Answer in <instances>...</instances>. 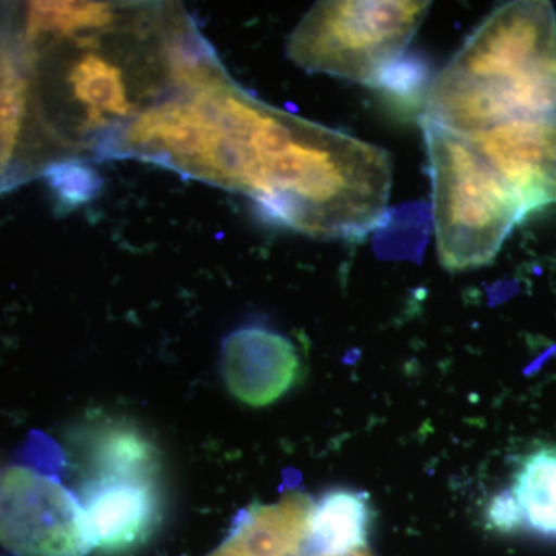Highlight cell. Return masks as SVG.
<instances>
[{
    "label": "cell",
    "mask_w": 556,
    "mask_h": 556,
    "mask_svg": "<svg viewBox=\"0 0 556 556\" xmlns=\"http://www.w3.org/2000/svg\"><path fill=\"white\" fill-rule=\"evenodd\" d=\"M110 159L240 193L273 225L316 239L379 228L393 188L386 149L266 104L225 68L131 119L110 139Z\"/></svg>",
    "instance_id": "6da1fadb"
},
{
    "label": "cell",
    "mask_w": 556,
    "mask_h": 556,
    "mask_svg": "<svg viewBox=\"0 0 556 556\" xmlns=\"http://www.w3.org/2000/svg\"><path fill=\"white\" fill-rule=\"evenodd\" d=\"M24 11L40 127L65 156L97 160L131 119L223 68L192 17L170 3L46 0Z\"/></svg>",
    "instance_id": "7a4b0ae2"
},
{
    "label": "cell",
    "mask_w": 556,
    "mask_h": 556,
    "mask_svg": "<svg viewBox=\"0 0 556 556\" xmlns=\"http://www.w3.org/2000/svg\"><path fill=\"white\" fill-rule=\"evenodd\" d=\"M422 119L507 142L556 135V11L544 0L493 10L431 80Z\"/></svg>",
    "instance_id": "3957f363"
},
{
    "label": "cell",
    "mask_w": 556,
    "mask_h": 556,
    "mask_svg": "<svg viewBox=\"0 0 556 556\" xmlns=\"http://www.w3.org/2000/svg\"><path fill=\"white\" fill-rule=\"evenodd\" d=\"M420 124L430 161L439 262L452 273L490 265L526 212L470 139L426 119Z\"/></svg>",
    "instance_id": "277c9868"
},
{
    "label": "cell",
    "mask_w": 556,
    "mask_h": 556,
    "mask_svg": "<svg viewBox=\"0 0 556 556\" xmlns=\"http://www.w3.org/2000/svg\"><path fill=\"white\" fill-rule=\"evenodd\" d=\"M431 2H317L288 39L289 60L309 73L378 86L415 38Z\"/></svg>",
    "instance_id": "5b68a950"
},
{
    "label": "cell",
    "mask_w": 556,
    "mask_h": 556,
    "mask_svg": "<svg viewBox=\"0 0 556 556\" xmlns=\"http://www.w3.org/2000/svg\"><path fill=\"white\" fill-rule=\"evenodd\" d=\"M0 543L17 556L91 554L78 495L27 466L0 475Z\"/></svg>",
    "instance_id": "8992f818"
},
{
    "label": "cell",
    "mask_w": 556,
    "mask_h": 556,
    "mask_svg": "<svg viewBox=\"0 0 556 556\" xmlns=\"http://www.w3.org/2000/svg\"><path fill=\"white\" fill-rule=\"evenodd\" d=\"M91 552L129 554L148 543L163 518L160 481L141 478H89L78 493Z\"/></svg>",
    "instance_id": "52a82bcc"
},
{
    "label": "cell",
    "mask_w": 556,
    "mask_h": 556,
    "mask_svg": "<svg viewBox=\"0 0 556 556\" xmlns=\"http://www.w3.org/2000/svg\"><path fill=\"white\" fill-rule=\"evenodd\" d=\"M219 367L226 388L240 404L262 408L298 386L302 358L287 336L254 325L236 329L223 340Z\"/></svg>",
    "instance_id": "ba28073f"
},
{
    "label": "cell",
    "mask_w": 556,
    "mask_h": 556,
    "mask_svg": "<svg viewBox=\"0 0 556 556\" xmlns=\"http://www.w3.org/2000/svg\"><path fill=\"white\" fill-rule=\"evenodd\" d=\"M313 497L285 493L276 503L252 504L208 556H302L308 552Z\"/></svg>",
    "instance_id": "9c48e42d"
},
{
    "label": "cell",
    "mask_w": 556,
    "mask_h": 556,
    "mask_svg": "<svg viewBox=\"0 0 556 556\" xmlns=\"http://www.w3.org/2000/svg\"><path fill=\"white\" fill-rule=\"evenodd\" d=\"M486 519L500 532H526L556 540V447L533 450L522 457L510 486L497 493Z\"/></svg>",
    "instance_id": "30bf717a"
},
{
    "label": "cell",
    "mask_w": 556,
    "mask_h": 556,
    "mask_svg": "<svg viewBox=\"0 0 556 556\" xmlns=\"http://www.w3.org/2000/svg\"><path fill=\"white\" fill-rule=\"evenodd\" d=\"M80 481L89 478H141L160 481V450L131 424L100 419L80 428L75 441Z\"/></svg>",
    "instance_id": "8fae6325"
},
{
    "label": "cell",
    "mask_w": 556,
    "mask_h": 556,
    "mask_svg": "<svg viewBox=\"0 0 556 556\" xmlns=\"http://www.w3.org/2000/svg\"><path fill=\"white\" fill-rule=\"evenodd\" d=\"M372 506L368 493L350 486L328 490L313 503L308 552L346 556L368 548Z\"/></svg>",
    "instance_id": "7c38bea8"
},
{
    "label": "cell",
    "mask_w": 556,
    "mask_h": 556,
    "mask_svg": "<svg viewBox=\"0 0 556 556\" xmlns=\"http://www.w3.org/2000/svg\"><path fill=\"white\" fill-rule=\"evenodd\" d=\"M50 186L61 207L72 208L89 203L101 189V178L86 161L68 159L54 164L49 170Z\"/></svg>",
    "instance_id": "4fadbf2b"
},
{
    "label": "cell",
    "mask_w": 556,
    "mask_h": 556,
    "mask_svg": "<svg viewBox=\"0 0 556 556\" xmlns=\"http://www.w3.org/2000/svg\"><path fill=\"white\" fill-rule=\"evenodd\" d=\"M21 166L16 150L11 144L9 131L0 115V182L9 181L13 177L14 167Z\"/></svg>",
    "instance_id": "5bb4252c"
},
{
    "label": "cell",
    "mask_w": 556,
    "mask_h": 556,
    "mask_svg": "<svg viewBox=\"0 0 556 556\" xmlns=\"http://www.w3.org/2000/svg\"><path fill=\"white\" fill-rule=\"evenodd\" d=\"M302 556H329V555H320V554H313V552H306V554H303ZM346 556H372L371 552L368 551V548H364V551H358L356 554H351Z\"/></svg>",
    "instance_id": "9a60e30c"
}]
</instances>
